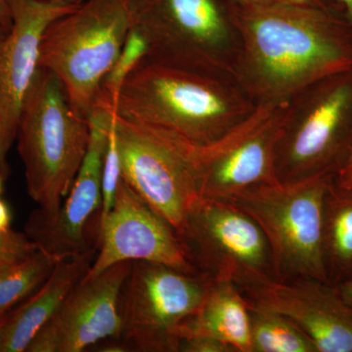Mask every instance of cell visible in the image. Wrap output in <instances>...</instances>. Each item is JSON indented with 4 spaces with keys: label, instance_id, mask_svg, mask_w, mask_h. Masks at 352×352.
<instances>
[{
    "label": "cell",
    "instance_id": "15",
    "mask_svg": "<svg viewBox=\"0 0 352 352\" xmlns=\"http://www.w3.org/2000/svg\"><path fill=\"white\" fill-rule=\"evenodd\" d=\"M131 264L122 261L76 284L27 352H80L105 340H119L120 295Z\"/></svg>",
    "mask_w": 352,
    "mask_h": 352
},
{
    "label": "cell",
    "instance_id": "9",
    "mask_svg": "<svg viewBox=\"0 0 352 352\" xmlns=\"http://www.w3.org/2000/svg\"><path fill=\"white\" fill-rule=\"evenodd\" d=\"M288 104L256 105L247 119L210 144L176 139L201 198L229 201L252 187L278 182L276 149Z\"/></svg>",
    "mask_w": 352,
    "mask_h": 352
},
{
    "label": "cell",
    "instance_id": "12",
    "mask_svg": "<svg viewBox=\"0 0 352 352\" xmlns=\"http://www.w3.org/2000/svg\"><path fill=\"white\" fill-rule=\"evenodd\" d=\"M234 282L250 307L288 318L317 352H352V307L335 286L307 278L245 276Z\"/></svg>",
    "mask_w": 352,
    "mask_h": 352
},
{
    "label": "cell",
    "instance_id": "16",
    "mask_svg": "<svg viewBox=\"0 0 352 352\" xmlns=\"http://www.w3.org/2000/svg\"><path fill=\"white\" fill-rule=\"evenodd\" d=\"M113 111L95 109L88 117L90 126L87 155L66 200L56 214L43 219L30 215L25 234L38 250L58 259L87 251L88 224L100 212L102 170Z\"/></svg>",
    "mask_w": 352,
    "mask_h": 352
},
{
    "label": "cell",
    "instance_id": "3",
    "mask_svg": "<svg viewBox=\"0 0 352 352\" xmlns=\"http://www.w3.org/2000/svg\"><path fill=\"white\" fill-rule=\"evenodd\" d=\"M90 126L69 105L54 74L39 68L22 109L17 150L24 164L28 194L51 219L61 208L87 155Z\"/></svg>",
    "mask_w": 352,
    "mask_h": 352
},
{
    "label": "cell",
    "instance_id": "6",
    "mask_svg": "<svg viewBox=\"0 0 352 352\" xmlns=\"http://www.w3.org/2000/svg\"><path fill=\"white\" fill-rule=\"evenodd\" d=\"M333 175L263 184L231 200L250 215L265 235L273 278L328 283L323 256L324 201Z\"/></svg>",
    "mask_w": 352,
    "mask_h": 352
},
{
    "label": "cell",
    "instance_id": "25",
    "mask_svg": "<svg viewBox=\"0 0 352 352\" xmlns=\"http://www.w3.org/2000/svg\"><path fill=\"white\" fill-rule=\"evenodd\" d=\"M182 352H236L226 342L206 336H188L182 338L178 344Z\"/></svg>",
    "mask_w": 352,
    "mask_h": 352
},
{
    "label": "cell",
    "instance_id": "35",
    "mask_svg": "<svg viewBox=\"0 0 352 352\" xmlns=\"http://www.w3.org/2000/svg\"><path fill=\"white\" fill-rule=\"evenodd\" d=\"M13 265V264H12ZM9 264H4V263H0V272H1V271H3L4 270H6L7 267H9Z\"/></svg>",
    "mask_w": 352,
    "mask_h": 352
},
{
    "label": "cell",
    "instance_id": "21",
    "mask_svg": "<svg viewBox=\"0 0 352 352\" xmlns=\"http://www.w3.org/2000/svg\"><path fill=\"white\" fill-rule=\"evenodd\" d=\"M61 259L41 250L0 272V315L8 314L50 277Z\"/></svg>",
    "mask_w": 352,
    "mask_h": 352
},
{
    "label": "cell",
    "instance_id": "22",
    "mask_svg": "<svg viewBox=\"0 0 352 352\" xmlns=\"http://www.w3.org/2000/svg\"><path fill=\"white\" fill-rule=\"evenodd\" d=\"M148 56H149V46L147 41H145L142 34L131 28L122 52L102 83L100 97L95 109H112L113 110V103L122 83L129 74L141 62L147 59Z\"/></svg>",
    "mask_w": 352,
    "mask_h": 352
},
{
    "label": "cell",
    "instance_id": "36",
    "mask_svg": "<svg viewBox=\"0 0 352 352\" xmlns=\"http://www.w3.org/2000/svg\"><path fill=\"white\" fill-rule=\"evenodd\" d=\"M2 180H3V176L0 175V194H1L2 192Z\"/></svg>",
    "mask_w": 352,
    "mask_h": 352
},
{
    "label": "cell",
    "instance_id": "26",
    "mask_svg": "<svg viewBox=\"0 0 352 352\" xmlns=\"http://www.w3.org/2000/svg\"><path fill=\"white\" fill-rule=\"evenodd\" d=\"M237 3H250V2H292V3L307 4L322 7V8L330 9V10L340 11L339 7L335 3L333 0H230Z\"/></svg>",
    "mask_w": 352,
    "mask_h": 352
},
{
    "label": "cell",
    "instance_id": "14",
    "mask_svg": "<svg viewBox=\"0 0 352 352\" xmlns=\"http://www.w3.org/2000/svg\"><path fill=\"white\" fill-rule=\"evenodd\" d=\"M11 28L0 48V175L10 173L8 157L18 124L39 68L43 32L51 22L76 7L43 0H6Z\"/></svg>",
    "mask_w": 352,
    "mask_h": 352
},
{
    "label": "cell",
    "instance_id": "31",
    "mask_svg": "<svg viewBox=\"0 0 352 352\" xmlns=\"http://www.w3.org/2000/svg\"><path fill=\"white\" fill-rule=\"evenodd\" d=\"M0 21H1L2 24L9 31L12 21H11L10 12H9L6 0H0Z\"/></svg>",
    "mask_w": 352,
    "mask_h": 352
},
{
    "label": "cell",
    "instance_id": "32",
    "mask_svg": "<svg viewBox=\"0 0 352 352\" xmlns=\"http://www.w3.org/2000/svg\"><path fill=\"white\" fill-rule=\"evenodd\" d=\"M43 1L60 6L76 7L82 4L85 0H43Z\"/></svg>",
    "mask_w": 352,
    "mask_h": 352
},
{
    "label": "cell",
    "instance_id": "8",
    "mask_svg": "<svg viewBox=\"0 0 352 352\" xmlns=\"http://www.w3.org/2000/svg\"><path fill=\"white\" fill-rule=\"evenodd\" d=\"M208 281L204 273L132 261L120 291L118 340L126 351H178L182 326L198 312Z\"/></svg>",
    "mask_w": 352,
    "mask_h": 352
},
{
    "label": "cell",
    "instance_id": "30",
    "mask_svg": "<svg viewBox=\"0 0 352 352\" xmlns=\"http://www.w3.org/2000/svg\"><path fill=\"white\" fill-rule=\"evenodd\" d=\"M335 287L338 292H339L340 295L342 296V298L352 307V279L349 280V281L342 282V283Z\"/></svg>",
    "mask_w": 352,
    "mask_h": 352
},
{
    "label": "cell",
    "instance_id": "18",
    "mask_svg": "<svg viewBox=\"0 0 352 352\" xmlns=\"http://www.w3.org/2000/svg\"><path fill=\"white\" fill-rule=\"evenodd\" d=\"M188 336L214 338L236 352H252L249 305L234 280L210 276L201 307L180 331V340Z\"/></svg>",
    "mask_w": 352,
    "mask_h": 352
},
{
    "label": "cell",
    "instance_id": "28",
    "mask_svg": "<svg viewBox=\"0 0 352 352\" xmlns=\"http://www.w3.org/2000/svg\"><path fill=\"white\" fill-rule=\"evenodd\" d=\"M11 212L6 201L0 200V233H8L11 229Z\"/></svg>",
    "mask_w": 352,
    "mask_h": 352
},
{
    "label": "cell",
    "instance_id": "23",
    "mask_svg": "<svg viewBox=\"0 0 352 352\" xmlns=\"http://www.w3.org/2000/svg\"><path fill=\"white\" fill-rule=\"evenodd\" d=\"M122 179V164H120L117 131H116V113L113 112L111 116L107 145L104 154L103 170H102V205L98 215V222H97L98 226L107 217L109 212L112 210Z\"/></svg>",
    "mask_w": 352,
    "mask_h": 352
},
{
    "label": "cell",
    "instance_id": "24",
    "mask_svg": "<svg viewBox=\"0 0 352 352\" xmlns=\"http://www.w3.org/2000/svg\"><path fill=\"white\" fill-rule=\"evenodd\" d=\"M36 245L29 239L25 232L11 230L8 233H0V263L12 264L24 261L34 252L38 251Z\"/></svg>",
    "mask_w": 352,
    "mask_h": 352
},
{
    "label": "cell",
    "instance_id": "5",
    "mask_svg": "<svg viewBox=\"0 0 352 352\" xmlns=\"http://www.w3.org/2000/svg\"><path fill=\"white\" fill-rule=\"evenodd\" d=\"M148 60L230 78L239 36L230 0H131Z\"/></svg>",
    "mask_w": 352,
    "mask_h": 352
},
{
    "label": "cell",
    "instance_id": "20",
    "mask_svg": "<svg viewBox=\"0 0 352 352\" xmlns=\"http://www.w3.org/2000/svg\"><path fill=\"white\" fill-rule=\"evenodd\" d=\"M249 308L252 352H317L309 338L286 317Z\"/></svg>",
    "mask_w": 352,
    "mask_h": 352
},
{
    "label": "cell",
    "instance_id": "29",
    "mask_svg": "<svg viewBox=\"0 0 352 352\" xmlns=\"http://www.w3.org/2000/svg\"><path fill=\"white\" fill-rule=\"evenodd\" d=\"M352 29V0H333Z\"/></svg>",
    "mask_w": 352,
    "mask_h": 352
},
{
    "label": "cell",
    "instance_id": "19",
    "mask_svg": "<svg viewBox=\"0 0 352 352\" xmlns=\"http://www.w3.org/2000/svg\"><path fill=\"white\" fill-rule=\"evenodd\" d=\"M323 256L329 284L352 279V187L338 184L335 177L324 201Z\"/></svg>",
    "mask_w": 352,
    "mask_h": 352
},
{
    "label": "cell",
    "instance_id": "11",
    "mask_svg": "<svg viewBox=\"0 0 352 352\" xmlns=\"http://www.w3.org/2000/svg\"><path fill=\"white\" fill-rule=\"evenodd\" d=\"M194 266L210 277H273L270 245L258 224L226 201L200 198L180 234Z\"/></svg>",
    "mask_w": 352,
    "mask_h": 352
},
{
    "label": "cell",
    "instance_id": "4",
    "mask_svg": "<svg viewBox=\"0 0 352 352\" xmlns=\"http://www.w3.org/2000/svg\"><path fill=\"white\" fill-rule=\"evenodd\" d=\"M131 30V0H85L43 32L39 67L59 78L71 107L89 117Z\"/></svg>",
    "mask_w": 352,
    "mask_h": 352
},
{
    "label": "cell",
    "instance_id": "13",
    "mask_svg": "<svg viewBox=\"0 0 352 352\" xmlns=\"http://www.w3.org/2000/svg\"><path fill=\"white\" fill-rule=\"evenodd\" d=\"M97 229V252L85 280L122 261L166 264L201 273L190 261L182 238L140 196L120 180L115 203Z\"/></svg>",
    "mask_w": 352,
    "mask_h": 352
},
{
    "label": "cell",
    "instance_id": "17",
    "mask_svg": "<svg viewBox=\"0 0 352 352\" xmlns=\"http://www.w3.org/2000/svg\"><path fill=\"white\" fill-rule=\"evenodd\" d=\"M97 245L61 259L45 282L11 310L0 333V352H27L36 333L56 314L65 298L91 267Z\"/></svg>",
    "mask_w": 352,
    "mask_h": 352
},
{
    "label": "cell",
    "instance_id": "34",
    "mask_svg": "<svg viewBox=\"0 0 352 352\" xmlns=\"http://www.w3.org/2000/svg\"><path fill=\"white\" fill-rule=\"evenodd\" d=\"M6 315H0V333H1L2 328H3L4 323L6 320Z\"/></svg>",
    "mask_w": 352,
    "mask_h": 352
},
{
    "label": "cell",
    "instance_id": "2",
    "mask_svg": "<svg viewBox=\"0 0 352 352\" xmlns=\"http://www.w3.org/2000/svg\"><path fill=\"white\" fill-rule=\"evenodd\" d=\"M230 78L145 59L113 103L120 119L192 145L226 135L256 108Z\"/></svg>",
    "mask_w": 352,
    "mask_h": 352
},
{
    "label": "cell",
    "instance_id": "10",
    "mask_svg": "<svg viewBox=\"0 0 352 352\" xmlns=\"http://www.w3.org/2000/svg\"><path fill=\"white\" fill-rule=\"evenodd\" d=\"M116 131L122 179L180 236L201 197L179 142L117 113Z\"/></svg>",
    "mask_w": 352,
    "mask_h": 352
},
{
    "label": "cell",
    "instance_id": "33",
    "mask_svg": "<svg viewBox=\"0 0 352 352\" xmlns=\"http://www.w3.org/2000/svg\"><path fill=\"white\" fill-rule=\"evenodd\" d=\"M8 32V30L4 27V25L1 23V21H0V48H1L2 43H3L4 39H6Z\"/></svg>",
    "mask_w": 352,
    "mask_h": 352
},
{
    "label": "cell",
    "instance_id": "7",
    "mask_svg": "<svg viewBox=\"0 0 352 352\" xmlns=\"http://www.w3.org/2000/svg\"><path fill=\"white\" fill-rule=\"evenodd\" d=\"M352 153V69L289 102L276 149L279 182L336 175Z\"/></svg>",
    "mask_w": 352,
    "mask_h": 352
},
{
    "label": "cell",
    "instance_id": "27",
    "mask_svg": "<svg viewBox=\"0 0 352 352\" xmlns=\"http://www.w3.org/2000/svg\"><path fill=\"white\" fill-rule=\"evenodd\" d=\"M336 182L344 187H352V153L342 168L333 176Z\"/></svg>",
    "mask_w": 352,
    "mask_h": 352
},
{
    "label": "cell",
    "instance_id": "1",
    "mask_svg": "<svg viewBox=\"0 0 352 352\" xmlns=\"http://www.w3.org/2000/svg\"><path fill=\"white\" fill-rule=\"evenodd\" d=\"M231 4L239 36L231 80L256 105L289 103L352 69V29L337 11L292 2Z\"/></svg>",
    "mask_w": 352,
    "mask_h": 352
}]
</instances>
